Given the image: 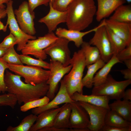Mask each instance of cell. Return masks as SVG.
<instances>
[{
    "label": "cell",
    "mask_w": 131,
    "mask_h": 131,
    "mask_svg": "<svg viewBox=\"0 0 131 131\" xmlns=\"http://www.w3.org/2000/svg\"><path fill=\"white\" fill-rule=\"evenodd\" d=\"M49 2V0H28V3L30 10L33 11L36 8L39 6L44 5L47 6Z\"/></svg>",
    "instance_id": "38"
},
{
    "label": "cell",
    "mask_w": 131,
    "mask_h": 131,
    "mask_svg": "<svg viewBox=\"0 0 131 131\" xmlns=\"http://www.w3.org/2000/svg\"><path fill=\"white\" fill-rule=\"evenodd\" d=\"M126 80H131V69L127 68L120 71Z\"/></svg>",
    "instance_id": "40"
},
{
    "label": "cell",
    "mask_w": 131,
    "mask_h": 131,
    "mask_svg": "<svg viewBox=\"0 0 131 131\" xmlns=\"http://www.w3.org/2000/svg\"><path fill=\"white\" fill-rule=\"evenodd\" d=\"M73 0H57L52 5L54 9L60 11H66L68 6Z\"/></svg>",
    "instance_id": "37"
},
{
    "label": "cell",
    "mask_w": 131,
    "mask_h": 131,
    "mask_svg": "<svg viewBox=\"0 0 131 131\" xmlns=\"http://www.w3.org/2000/svg\"><path fill=\"white\" fill-rule=\"evenodd\" d=\"M21 77L6 70L4 80L8 93L14 95L19 104L39 99L46 95L49 89L46 82L33 85L25 83Z\"/></svg>",
    "instance_id": "1"
},
{
    "label": "cell",
    "mask_w": 131,
    "mask_h": 131,
    "mask_svg": "<svg viewBox=\"0 0 131 131\" xmlns=\"http://www.w3.org/2000/svg\"><path fill=\"white\" fill-rule=\"evenodd\" d=\"M105 125L113 127H131V122L123 119L115 111L108 110L104 119Z\"/></svg>",
    "instance_id": "25"
},
{
    "label": "cell",
    "mask_w": 131,
    "mask_h": 131,
    "mask_svg": "<svg viewBox=\"0 0 131 131\" xmlns=\"http://www.w3.org/2000/svg\"><path fill=\"white\" fill-rule=\"evenodd\" d=\"M105 25L106 24L101 25L94 32V36L89 43L98 49L101 59L106 63L110 59L113 55Z\"/></svg>",
    "instance_id": "11"
},
{
    "label": "cell",
    "mask_w": 131,
    "mask_h": 131,
    "mask_svg": "<svg viewBox=\"0 0 131 131\" xmlns=\"http://www.w3.org/2000/svg\"><path fill=\"white\" fill-rule=\"evenodd\" d=\"M8 49L0 46V57H2L4 55Z\"/></svg>",
    "instance_id": "44"
},
{
    "label": "cell",
    "mask_w": 131,
    "mask_h": 131,
    "mask_svg": "<svg viewBox=\"0 0 131 131\" xmlns=\"http://www.w3.org/2000/svg\"><path fill=\"white\" fill-rule=\"evenodd\" d=\"M71 111L69 128L74 131H89L90 119L86 110L78 103L74 101L70 103Z\"/></svg>",
    "instance_id": "12"
},
{
    "label": "cell",
    "mask_w": 131,
    "mask_h": 131,
    "mask_svg": "<svg viewBox=\"0 0 131 131\" xmlns=\"http://www.w3.org/2000/svg\"><path fill=\"white\" fill-rule=\"evenodd\" d=\"M8 69L23 78L25 83L33 85L46 82L48 80L49 70L37 66L8 63Z\"/></svg>",
    "instance_id": "4"
},
{
    "label": "cell",
    "mask_w": 131,
    "mask_h": 131,
    "mask_svg": "<svg viewBox=\"0 0 131 131\" xmlns=\"http://www.w3.org/2000/svg\"><path fill=\"white\" fill-rule=\"evenodd\" d=\"M17 103L16 96L8 93L0 95V106H9L13 109Z\"/></svg>",
    "instance_id": "33"
},
{
    "label": "cell",
    "mask_w": 131,
    "mask_h": 131,
    "mask_svg": "<svg viewBox=\"0 0 131 131\" xmlns=\"http://www.w3.org/2000/svg\"><path fill=\"white\" fill-rule=\"evenodd\" d=\"M18 41L16 38L11 33L6 37L0 43V46L3 48L8 49L17 44Z\"/></svg>",
    "instance_id": "35"
},
{
    "label": "cell",
    "mask_w": 131,
    "mask_h": 131,
    "mask_svg": "<svg viewBox=\"0 0 131 131\" xmlns=\"http://www.w3.org/2000/svg\"><path fill=\"white\" fill-rule=\"evenodd\" d=\"M115 56L121 63L125 60L131 58V43L127 45Z\"/></svg>",
    "instance_id": "36"
},
{
    "label": "cell",
    "mask_w": 131,
    "mask_h": 131,
    "mask_svg": "<svg viewBox=\"0 0 131 131\" xmlns=\"http://www.w3.org/2000/svg\"><path fill=\"white\" fill-rule=\"evenodd\" d=\"M8 68V63L0 57V93H3L7 92V88L4 80V73Z\"/></svg>",
    "instance_id": "34"
},
{
    "label": "cell",
    "mask_w": 131,
    "mask_h": 131,
    "mask_svg": "<svg viewBox=\"0 0 131 131\" xmlns=\"http://www.w3.org/2000/svg\"><path fill=\"white\" fill-rule=\"evenodd\" d=\"M49 5V13L40 19L38 22L44 23L48 28L49 33H51L56 30L59 24L66 22L67 13V11H61L54 8L50 2Z\"/></svg>",
    "instance_id": "17"
},
{
    "label": "cell",
    "mask_w": 131,
    "mask_h": 131,
    "mask_svg": "<svg viewBox=\"0 0 131 131\" xmlns=\"http://www.w3.org/2000/svg\"><path fill=\"white\" fill-rule=\"evenodd\" d=\"M10 0H0V8H5L6 6L4 5V3H7Z\"/></svg>",
    "instance_id": "46"
},
{
    "label": "cell",
    "mask_w": 131,
    "mask_h": 131,
    "mask_svg": "<svg viewBox=\"0 0 131 131\" xmlns=\"http://www.w3.org/2000/svg\"><path fill=\"white\" fill-rule=\"evenodd\" d=\"M49 98L45 96L42 98L34 100L25 103L21 106L20 110L23 112L27 111L31 109L43 106L50 101Z\"/></svg>",
    "instance_id": "31"
},
{
    "label": "cell",
    "mask_w": 131,
    "mask_h": 131,
    "mask_svg": "<svg viewBox=\"0 0 131 131\" xmlns=\"http://www.w3.org/2000/svg\"><path fill=\"white\" fill-rule=\"evenodd\" d=\"M7 16L6 9L0 8V17L1 19L4 18Z\"/></svg>",
    "instance_id": "42"
},
{
    "label": "cell",
    "mask_w": 131,
    "mask_h": 131,
    "mask_svg": "<svg viewBox=\"0 0 131 131\" xmlns=\"http://www.w3.org/2000/svg\"><path fill=\"white\" fill-rule=\"evenodd\" d=\"M22 63L28 65L37 66L49 69L50 64L41 59H36L33 58L28 55L23 54H18Z\"/></svg>",
    "instance_id": "30"
},
{
    "label": "cell",
    "mask_w": 131,
    "mask_h": 131,
    "mask_svg": "<svg viewBox=\"0 0 131 131\" xmlns=\"http://www.w3.org/2000/svg\"><path fill=\"white\" fill-rule=\"evenodd\" d=\"M6 4V9L8 18L5 25L7 27L8 25L10 33L17 39L18 42L17 50L21 51L28 40L35 39L36 37L25 33L20 28L14 13L13 1L10 0Z\"/></svg>",
    "instance_id": "8"
},
{
    "label": "cell",
    "mask_w": 131,
    "mask_h": 131,
    "mask_svg": "<svg viewBox=\"0 0 131 131\" xmlns=\"http://www.w3.org/2000/svg\"><path fill=\"white\" fill-rule=\"evenodd\" d=\"M110 110L115 111L123 119L131 122V101L116 100L109 104Z\"/></svg>",
    "instance_id": "22"
},
{
    "label": "cell",
    "mask_w": 131,
    "mask_h": 131,
    "mask_svg": "<svg viewBox=\"0 0 131 131\" xmlns=\"http://www.w3.org/2000/svg\"><path fill=\"white\" fill-rule=\"evenodd\" d=\"M106 24L105 19L102 20L100 24L95 28L85 32H81L77 30L68 29L59 27L56 29V35L58 37L65 38L69 41H73L75 46L79 47L83 43V37L87 34L94 32L101 25Z\"/></svg>",
    "instance_id": "16"
},
{
    "label": "cell",
    "mask_w": 131,
    "mask_h": 131,
    "mask_svg": "<svg viewBox=\"0 0 131 131\" xmlns=\"http://www.w3.org/2000/svg\"><path fill=\"white\" fill-rule=\"evenodd\" d=\"M71 111L70 103L65 104L57 114L53 126L41 129L39 131H73L69 128Z\"/></svg>",
    "instance_id": "15"
},
{
    "label": "cell",
    "mask_w": 131,
    "mask_h": 131,
    "mask_svg": "<svg viewBox=\"0 0 131 131\" xmlns=\"http://www.w3.org/2000/svg\"><path fill=\"white\" fill-rule=\"evenodd\" d=\"M97 9L94 0H73L66 10L68 29L81 31L85 29L92 23Z\"/></svg>",
    "instance_id": "2"
},
{
    "label": "cell",
    "mask_w": 131,
    "mask_h": 131,
    "mask_svg": "<svg viewBox=\"0 0 131 131\" xmlns=\"http://www.w3.org/2000/svg\"><path fill=\"white\" fill-rule=\"evenodd\" d=\"M131 84V80L117 81L109 74L104 83L99 85L94 86L91 94L107 96L110 100L121 99L123 97L125 89Z\"/></svg>",
    "instance_id": "5"
},
{
    "label": "cell",
    "mask_w": 131,
    "mask_h": 131,
    "mask_svg": "<svg viewBox=\"0 0 131 131\" xmlns=\"http://www.w3.org/2000/svg\"><path fill=\"white\" fill-rule=\"evenodd\" d=\"M60 107L46 110L38 114L35 123L30 129V131H39L40 130L52 127L56 116L60 110Z\"/></svg>",
    "instance_id": "18"
},
{
    "label": "cell",
    "mask_w": 131,
    "mask_h": 131,
    "mask_svg": "<svg viewBox=\"0 0 131 131\" xmlns=\"http://www.w3.org/2000/svg\"><path fill=\"white\" fill-rule=\"evenodd\" d=\"M121 63L117 58L115 55H113L110 59L100 69L94 76L93 85H99L106 80L113 66L116 64Z\"/></svg>",
    "instance_id": "23"
},
{
    "label": "cell",
    "mask_w": 131,
    "mask_h": 131,
    "mask_svg": "<svg viewBox=\"0 0 131 131\" xmlns=\"http://www.w3.org/2000/svg\"><path fill=\"white\" fill-rule=\"evenodd\" d=\"M69 42L65 38L58 37L44 51L52 60L59 62L64 66H67L70 64L72 58L68 47Z\"/></svg>",
    "instance_id": "7"
},
{
    "label": "cell",
    "mask_w": 131,
    "mask_h": 131,
    "mask_svg": "<svg viewBox=\"0 0 131 131\" xmlns=\"http://www.w3.org/2000/svg\"><path fill=\"white\" fill-rule=\"evenodd\" d=\"M17 23L21 29L25 33L33 35L36 33L34 20L35 14L29 7L28 2L23 1L17 9L14 11Z\"/></svg>",
    "instance_id": "10"
},
{
    "label": "cell",
    "mask_w": 131,
    "mask_h": 131,
    "mask_svg": "<svg viewBox=\"0 0 131 131\" xmlns=\"http://www.w3.org/2000/svg\"><path fill=\"white\" fill-rule=\"evenodd\" d=\"M58 38L52 32L37 39L28 40L21 51L23 55L33 56L43 60L46 59L47 55L44 49L54 41Z\"/></svg>",
    "instance_id": "6"
},
{
    "label": "cell",
    "mask_w": 131,
    "mask_h": 131,
    "mask_svg": "<svg viewBox=\"0 0 131 131\" xmlns=\"http://www.w3.org/2000/svg\"><path fill=\"white\" fill-rule=\"evenodd\" d=\"M109 19L119 22L131 23V6L122 5L114 11Z\"/></svg>",
    "instance_id": "26"
},
{
    "label": "cell",
    "mask_w": 131,
    "mask_h": 131,
    "mask_svg": "<svg viewBox=\"0 0 131 131\" xmlns=\"http://www.w3.org/2000/svg\"><path fill=\"white\" fill-rule=\"evenodd\" d=\"M49 2L51 3L52 5L55 2H56L57 0H49Z\"/></svg>",
    "instance_id": "47"
},
{
    "label": "cell",
    "mask_w": 131,
    "mask_h": 131,
    "mask_svg": "<svg viewBox=\"0 0 131 131\" xmlns=\"http://www.w3.org/2000/svg\"><path fill=\"white\" fill-rule=\"evenodd\" d=\"M81 46L84 55L86 66L95 63L101 59L100 52L96 47L92 46L89 42L85 41Z\"/></svg>",
    "instance_id": "24"
},
{
    "label": "cell",
    "mask_w": 131,
    "mask_h": 131,
    "mask_svg": "<svg viewBox=\"0 0 131 131\" xmlns=\"http://www.w3.org/2000/svg\"><path fill=\"white\" fill-rule=\"evenodd\" d=\"M105 64V63L100 59L95 63L86 66L87 71L82 80L84 87L89 88L92 87L93 85V80L95 74Z\"/></svg>",
    "instance_id": "27"
},
{
    "label": "cell",
    "mask_w": 131,
    "mask_h": 131,
    "mask_svg": "<svg viewBox=\"0 0 131 131\" xmlns=\"http://www.w3.org/2000/svg\"><path fill=\"white\" fill-rule=\"evenodd\" d=\"M13 46L9 48L1 58L8 64L23 65Z\"/></svg>",
    "instance_id": "32"
},
{
    "label": "cell",
    "mask_w": 131,
    "mask_h": 131,
    "mask_svg": "<svg viewBox=\"0 0 131 131\" xmlns=\"http://www.w3.org/2000/svg\"><path fill=\"white\" fill-rule=\"evenodd\" d=\"M71 97L72 100L75 101H82L110 110L109 104L110 99L107 96L92 94L90 95H84L83 94L76 92Z\"/></svg>",
    "instance_id": "21"
},
{
    "label": "cell",
    "mask_w": 131,
    "mask_h": 131,
    "mask_svg": "<svg viewBox=\"0 0 131 131\" xmlns=\"http://www.w3.org/2000/svg\"><path fill=\"white\" fill-rule=\"evenodd\" d=\"M131 127H118L105 125L101 131H131Z\"/></svg>",
    "instance_id": "39"
},
{
    "label": "cell",
    "mask_w": 131,
    "mask_h": 131,
    "mask_svg": "<svg viewBox=\"0 0 131 131\" xmlns=\"http://www.w3.org/2000/svg\"><path fill=\"white\" fill-rule=\"evenodd\" d=\"M78 104L86 111L89 116V131H101L105 125L104 119L108 110L105 107L81 101Z\"/></svg>",
    "instance_id": "13"
},
{
    "label": "cell",
    "mask_w": 131,
    "mask_h": 131,
    "mask_svg": "<svg viewBox=\"0 0 131 131\" xmlns=\"http://www.w3.org/2000/svg\"><path fill=\"white\" fill-rule=\"evenodd\" d=\"M106 26L124 41L127 45L131 43V23L122 22L110 19H105Z\"/></svg>",
    "instance_id": "20"
},
{
    "label": "cell",
    "mask_w": 131,
    "mask_h": 131,
    "mask_svg": "<svg viewBox=\"0 0 131 131\" xmlns=\"http://www.w3.org/2000/svg\"><path fill=\"white\" fill-rule=\"evenodd\" d=\"M98 7L96 13L97 21L100 22L109 16L119 6L126 2L125 0H97Z\"/></svg>",
    "instance_id": "19"
},
{
    "label": "cell",
    "mask_w": 131,
    "mask_h": 131,
    "mask_svg": "<svg viewBox=\"0 0 131 131\" xmlns=\"http://www.w3.org/2000/svg\"><path fill=\"white\" fill-rule=\"evenodd\" d=\"M123 62L127 68L131 69V58L125 60Z\"/></svg>",
    "instance_id": "43"
},
{
    "label": "cell",
    "mask_w": 131,
    "mask_h": 131,
    "mask_svg": "<svg viewBox=\"0 0 131 131\" xmlns=\"http://www.w3.org/2000/svg\"><path fill=\"white\" fill-rule=\"evenodd\" d=\"M37 116L33 114L25 117L18 126L13 127L9 126L6 131H29L32 126L35 122Z\"/></svg>",
    "instance_id": "29"
},
{
    "label": "cell",
    "mask_w": 131,
    "mask_h": 131,
    "mask_svg": "<svg viewBox=\"0 0 131 131\" xmlns=\"http://www.w3.org/2000/svg\"><path fill=\"white\" fill-rule=\"evenodd\" d=\"M70 64L72 66L71 70L67 74L64 76L62 80L71 97L76 92L83 94L84 86L82 80L86 66L84 55L81 49L74 52Z\"/></svg>",
    "instance_id": "3"
},
{
    "label": "cell",
    "mask_w": 131,
    "mask_h": 131,
    "mask_svg": "<svg viewBox=\"0 0 131 131\" xmlns=\"http://www.w3.org/2000/svg\"><path fill=\"white\" fill-rule=\"evenodd\" d=\"M126 2H127L129 3H130L131 2V0H125Z\"/></svg>",
    "instance_id": "48"
},
{
    "label": "cell",
    "mask_w": 131,
    "mask_h": 131,
    "mask_svg": "<svg viewBox=\"0 0 131 131\" xmlns=\"http://www.w3.org/2000/svg\"><path fill=\"white\" fill-rule=\"evenodd\" d=\"M1 18L0 17V31L2 30L3 32H5L7 31V27L4 25L1 21Z\"/></svg>",
    "instance_id": "45"
},
{
    "label": "cell",
    "mask_w": 131,
    "mask_h": 131,
    "mask_svg": "<svg viewBox=\"0 0 131 131\" xmlns=\"http://www.w3.org/2000/svg\"><path fill=\"white\" fill-rule=\"evenodd\" d=\"M60 86L56 96L51 100L42 106L32 109V112L37 115L46 110L58 108L59 106L63 104L70 103L74 101L68 94L63 80L60 82Z\"/></svg>",
    "instance_id": "14"
},
{
    "label": "cell",
    "mask_w": 131,
    "mask_h": 131,
    "mask_svg": "<svg viewBox=\"0 0 131 131\" xmlns=\"http://www.w3.org/2000/svg\"><path fill=\"white\" fill-rule=\"evenodd\" d=\"M50 74L46 82L49 85V89L46 96L50 100L55 96L58 88L59 83L62 79L71 70L72 65H70L64 66L59 62L50 60Z\"/></svg>",
    "instance_id": "9"
},
{
    "label": "cell",
    "mask_w": 131,
    "mask_h": 131,
    "mask_svg": "<svg viewBox=\"0 0 131 131\" xmlns=\"http://www.w3.org/2000/svg\"><path fill=\"white\" fill-rule=\"evenodd\" d=\"M123 99L131 101V89H129L125 91L123 98Z\"/></svg>",
    "instance_id": "41"
},
{
    "label": "cell",
    "mask_w": 131,
    "mask_h": 131,
    "mask_svg": "<svg viewBox=\"0 0 131 131\" xmlns=\"http://www.w3.org/2000/svg\"><path fill=\"white\" fill-rule=\"evenodd\" d=\"M106 26L113 55H116L125 48L127 44L124 41Z\"/></svg>",
    "instance_id": "28"
}]
</instances>
